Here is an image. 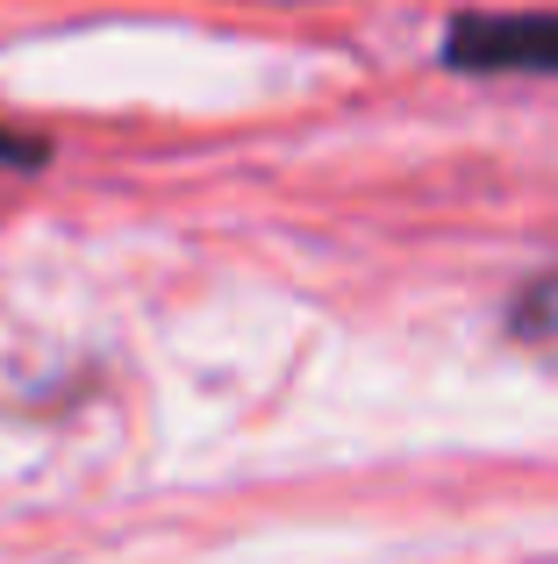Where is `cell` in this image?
Returning a JSON list of instances; mask_svg holds the SVG:
<instances>
[{
	"mask_svg": "<svg viewBox=\"0 0 558 564\" xmlns=\"http://www.w3.org/2000/svg\"><path fill=\"white\" fill-rule=\"evenodd\" d=\"M444 57L459 72H558V14H465Z\"/></svg>",
	"mask_w": 558,
	"mask_h": 564,
	"instance_id": "6da1fadb",
	"label": "cell"
},
{
	"mask_svg": "<svg viewBox=\"0 0 558 564\" xmlns=\"http://www.w3.org/2000/svg\"><path fill=\"white\" fill-rule=\"evenodd\" d=\"M36 143H14V137H0V165H36Z\"/></svg>",
	"mask_w": 558,
	"mask_h": 564,
	"instance_id": "7a4b0ae2",
	"label": "cell"
}]
</instances>
